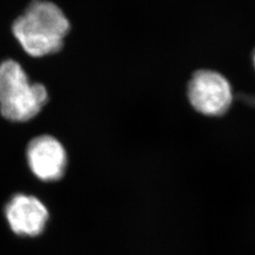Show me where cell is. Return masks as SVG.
Here are the masks:
<instances>
[{"instance_id": "cell-1", "label": "cell", "mask_w": 255, "mask_h": 255, "mask_svg": "<svg viewBox=\"0 0 255 255\" xmlns=\"http://www.w3.org/2000/svg\"><path fill=\"white\" fill-rule=\"evenodd\" d=\"M70 28L68 19L54 3L35 0L12 24V33L27 54L42 57L58 52Z\"/></svg>"}, {"instance_id": "cell-2", "label": "cell", "mask_w": 255, "mask_h": 255, "mask_svg": "<svg viewBox=\"0 0 255 255\" xmlns=\"http://www.w3.org/2000/svg\"><path fill=\"white\" fill-rule=\"evenodd\" d=\"M47 100L46 87L30 82L17 62L7 60L0 64V112L5 119L28 121L36 117Z\"/></svg>"}, {"instance_id": "cell-3", "label": "cell", "mask_w": 255, "mask_h": 255, "mask_svg": "<svg viewBox=\"0 0 255 255\" xmlns=\"http://www.w3.org/2000/svg\"><path fill=\"white\" fill-rule=\"evenodd\" d=\"M187 95L192 107L208 117L225 115L233 102L231 83L222 74L209 69L193 74Z\"/></svg>"}, {"instance_id": "cell-4", "label": "cell", "mask_w": 255, "mask_h": 255, "mask_svg": "<svg viewBox=\"0 0 255 255\" xmlns=\"http://www.w3.org/2000/svg\"><path fill=\"white\" fill-rule=\"evenodd\" d=\"M27 157L31 171L45 182L61 179L67 166V155L64 146L49 135L31 140L27 146Z\"/></svg>"}, {"instance_id": "cell-5", "label": "cell", "mask_w": 255, "mask_h": 255, "mask_svg": "<svg viewBox=\"0 0 255 255\" xmlns=\"http://www.w3.org/2000/svg\"><path fill=\"white\" fill-rule=\"evenodd\" d=\"M6 218L15 234L23 237H36L46 228L48 211L36 197L18 194L9 201L6 207Z\"/></svg>"}, {"instance_id": "cell-6", "label": "cell", "mask_w": 255, "mask_h": 255, "mask_svg": "<svg viewBox=\"0 0 255 255\" xmlns=\"http://www.w3.org/2000/svg\"><path fill=\"white\" fill-rule=\"evenodd\" d=\"M253 60H254V65H255V52H254V57H253Z\"/></svg>"}]
</instances>
